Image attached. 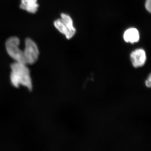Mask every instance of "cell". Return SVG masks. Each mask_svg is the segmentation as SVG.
Masks as SVG:
<instances>
[{
    "instance_id": "obj_1",
    "label": "cell",
    "mask_w": 151,
    "mask_h": 151,
    "mask_svg": "<svg viewBox=\"0 0 151 151\" xmlns=\"http://www.w3.org/2000/svg\"><path fill=\"white\" fill-rule=\"evenodd\" d=\"M11 83L17 88L19 85L26 86L29 91L32 89V83L29 68L24 63L15 62L11 65Z\"/></svg>"
},
{
    "instance_id": "obj_7",
    "label": "cell",
    "mask_w": 151,
    "mask_h": 151,
    "mask_svg": "<svg viewBox=\"0 0 151 151\" xmlns=\"http://www.w3.org/2000/svg\"><path fill=\"white\" fill-rule=\"evenodd\" d=\"M124 38L127 42L134 43L137 42L139 39V31L134 28L129 29L124 32Z\"/></svg>"
},
{
    "instance_id": "obj_2",
    "label": "cell",
    "mask_w": 151,
    "mask_h": 151,
    "mask_svg": "<svg viewBox=\"0 0 151 151\" xmlns=\"http://www.w3.org/2000/svg\"><path fill=\"white\" fill-rule=\"evenodd\" d=\"M60 16L61 18L58 19L54 22L55 27L60 32L64 35L67 39H70L73 37L76 32L73 20L66 14L62 13Z\"/></svg>"
},
{
    "instance_id": "obj_8",
    "label": "cell",
    "mask_w": 151,
    "mask_h": 151,
    "mask_svg": "<svg viewBox=\"0 0 151 151\" xmlns=\"http://www.w3.org/2000/svg\"><path fill=\"white\" fill-rule=\"evenodd\" d=\"M145 85L148 88H150L151 86V74H149L147 78L145 81Z\"/></svg>"
},
{
    "instance_id": "obj_3",
    "label": "cell",
    "mask_w": 151,
    "mask_h": 151,
    "mask_svg": "<svg viewBox=\"0 0 151 151\" xmlns=\"http://www.w3.org/2000/svg\"><path fill=\"white\" fill-rule=\"evenodd\" d=\"M19 44L20 40L19 38L16 37L9 38L6 41V50L9 55L15 62L26 64L24 51L19 47Z\"/></svg>"
},
{
    "instance_id": "obj_4",
    "label": "cell",
    "mask_w": 151,
    "mask_h": 151,
    "mask_svg": "<svg viewBox=\"0 0 151 151\" xmlns=\"http://www.w3.org/2000/svg\"><path fill=\"white\" fill-rule=\"evenodd\" d=\"M23 51L27 65L33 64L36 62L39 55V50L36 44L30 38L25 40Z\"/></svg>"
},
{
    "instance_id": "obj_6",
    "label": "cell",
    "mask_w": 151,
    "mask_h": 151,
    "mask_svg": "<svg viewBox=\"0 0 151 151\" xmlns=\"http://www.w3.org/2000/svg\"><path fill=\"white\" fill-rule=\"evenodd\" d=\"M39 6L37 0H21L20 8L31 13H35Z\"/></svg>"
},
{
    "instance_id": "obj_9",
    "label": "cell",
    "mask_w": 151,
    "mask_h": 151,
    "mask_svg": "<svg viewBox=\"0 0 151 151\" xmlns=\"http://www.w3.org/2000/svg\"><path fill=\"white\" fill-rule=\"evenodd\" d=\"M151 0H146L145 4L146 9L150 13H151Z\"/></svg>"
},
{
    "instance_id": "obj_5",
    "label": "cell",
    "mask_w": 151,
    "mask_h": 151,
    "mask_svg": "<svg viewBox=\"0 0 151 151\" xmlns=\"http://www.w3.org/2000/svg\"><path fill=\"white\" fill-rule=\"evenodd\" d=\"M130 59L132 65L136 68L142 67L147 60L145 51L142 49H138L130 54Z\"/></svg>"
}]
</instances>
